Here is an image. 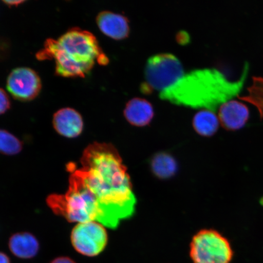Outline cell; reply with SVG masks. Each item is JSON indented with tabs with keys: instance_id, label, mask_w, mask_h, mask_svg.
Instances as JSON below:
<instances>
[{
	"instance_id": "1",
	"label": "cell",
	"mask_w": 263,
	"mask_h": 263,
	"mask_svg": "<svg viewBox=\"0 0 263 263\" xmlns=\"http://www.w3.org/2000/svg\"><path fill=\"white\" fill-rule=\"evenodd\" d=\"M81 167L68 166L88 198L98 206L100 223L115 229L121 220L130 218L136 198L123 160L112 144L95 142L84 151Z\"/></svg>"
},
{
	"instance_id": "2",
	"label": "cell",
	"mask_w": 263,
	"mask_h": 263,
	"mask_svg": "<svg viewBox=\"0 0 263 263\" xmlns=\"http://www.w3.org/2000/svg\"><path fill=\"white\" fill-rule=\"evenodd\" d=\"M249 71V64L246 62L241 77L237 81H231L216 69L194 71L161 92L160 97L174 104L193 108L205 107L215 112L219 105L239 96Z\"/></svg>"
},
{
	"instance_id": "3",
	"label": "cell",
	"mask_w": 263,
	"mask_h": 263,
	"mask_svg": "<svg viewBox=\"0 0 263 263\" xmlns=\"http://www.w3.org/2000/svg\"><path fill=\"white\" fill-rule=\"evenodd\" d=\"M39 61L54 60L58 77L84 78L98 64L109 63L106 54L91 32L73 28L57 39H48L36 54Z\"/></svg>"
},
{
	"instance_id": "4",
	"label": "cell",
	"mask_w": 263,
	"mask_h": 263,
	"mask_svg": "<svg viewBox=\"0 0 263 263\" xmlns=\"http://www.w3.org/2000/svg\"><path fill=\"white\" fill-rule=\"evenodd\" d=\"M190 255L193 263H230L233 251L229 240L221 233L206 229L194 236Z\"/></svg>"
},
{
	"instance_id": "5",
	"label": "cell",
	"mask_w": 263,
	"mask_h": 263,
	"mask_svg": "<svg viewBox=\"0 0 263 263\" xmlns=\"http://www.w3.org/2000/svg\"><path fill=\"white\" fill-rule=\"evenodd\" d=\"M185 74L182 63L175 55L158 54L147 61L144 83L152 92L157 90L161 93L176 84Z\"/></svg>"
},
{
	"instance_id": "6",
	"label": "cell",
	"mask_w": 263,
	"mask_h": 263,
	"mask_svg": "<svg viewBox=\"0 0 263 263\" xmlns=\"http://www.w3.org/2000/svg\"><path fill=\"white\" fill-rule=\"evenodd\" d=\"M71 242L79 254L95 257L106 248L107 233L104 226L98 222L78 223L72 230Z\"/></svg>"
},
{
	"instance_id": "7",
	"label": "cell",
	"mask_w": 263,
	"mask_h": 263,
	"mask_svg": "<svg viewBox=\"0 0 263 263\" xmlns=\"http://www.w3.org/2000/svg\"><path fill=\"white\" fill-rule=\"evenodd\" d=\"M6 87L15 100L27 102L34 100L39 96L42 84L37 72L30 68L20 67L9 73Z\"/></svg>"
},
{
	"instance_id": "8",
	"label": "cell",
	"mask_w": 263,
	"mask_h": 263,
	"mask_svg": "<svg viewBox=\"0 0 263 263\" xmlns=\"http://www.w3.org/2000/svg\"><path fill=\"white\" fill-rule=\"evenodd\" d=\"M249 117L248 107L245 104L236 100L226 101L219 108V122L227 130L241 129L248 122Z\"/></svg>"
},
{
	"instance_id": "9",
	"label": "cell",
	"mask_w": 263,
	"mask_h": 263,
	"mask_svg": "<svg viewBox=\"0 0 263 263\" xmlns=\"http://www.w3.org/2000/svg\"><path fill=\"white\" fill-rule=\"evenodd\" d=\"M96 22L100 30L108 37L121 41L129 37V21L126 16L104 11L99 13Z\"/></svg>"
},
{
	"instance_id": "10",
	"label": "cell",
	"mask_w": 263,
	"mask_h": 263,
	"mask_svg": "<svg viewBox=\"0 0 263 263\" xmlns=\"http://www.w3.org/2000/svg\"><path fill=\"white\" fill-rule=\"evenodd\" d=\"M52 124L59 135L69 139L80 136L84 129V121L81 115L70 107L58 110L53 115Z\"/></svg>"
},
{
	"instance_id": "11",
	"label": "cell",
	"mask_w": 263,
	"mask_h": 263,
	"mask_svg": "<svg viewBox=\"0 0 263 263\" xmlns=\"http://www.w3.org/2000/svg\"><path fill=\"white\" fill-rule=\"evenodd\" d=\"M123 114L127 122L133 126L144 127L153 120L154 110L149 101L145 99L134 98L127 102Z\"/></svg>"
},
{
	"instance_id": "12",
	"label": "cell",
	"mask_w": 263,
	"mask_h": 263,
	"mask_svg": "<svg viewBox=\"0 0 263 263\" xmlns=\"http://www.w3.org/2000/svg\"><path fill=\"white\" fill-rule=\"evenodd\" d=\"M9 248L16 258L29 259L34 258L40 250V244L30 233H15L9 241Z\"/></svg>"
},
{
	"instance_id": "13",
	"label": "cell",
	"mask_w": 263,
	"mask_h": 263,
	"mask_svg": "<svg viewBox=\"0 0 263 263\" xmlns=\"http://www.w3.org/2000/svg\"><path fill=\"white\" fill-rule=\"evenodd\" d=\"M219 123L215 112L208 109L198 111L193 119L194 129L199 136L205 137L214 136L219 129Z\"/></svg>"
},
{
	"instance_id": "14",
	"label": "cell",
	"mask_w": 263,
	"mask_h": 263,
	"mask_svg": "<svg viewBox=\"0 0 263 263\" xmlns=\"http://www.w3.org/2000/svg\"><path fill=\"white\" fill-rule=\"evenodd\" d=\"M151 170L161 179H167L175 175L177 163L174 158L164 153L157 154L151 161Z\"/></svg>"
},
{
	"instance_id": "15",
	"label": "cell",
	"mask_w": 263,
	"mask_h": 263,
	"mask_svg": "<svg viewBox=\"0 0 263 263\" xmlns=\"http://www.w3.org/2000/svg\"><path fill=\"white\" fill-rule=\"evenodd\" d=\"M248 95L238 96V99L248 102L257 108L260 119H263V78L253 77L252 84L248 88Z\"/></svg>"
},
{
	"instance_id": "16",
	"label": "cell",
	"mask_w": 263,
	"mask_h": 263,
	"mask_svg": "<svg viewBox=\"0 0 263 263\" xmlns=\"http://www.w3.org/2000/svg\"><path fill=\"white\" fill-rule=\"evenodd\" d=\"M21 141L8 131L0 129V153L14 156L21 152Z\"/></svg>"
},
{
	"instance_id": "17",
	"label": "cell",
	"mask_w": 263,
	"mask_h": 263,
	"mask_svg": "<svg viewBox=\"0 0 263 263\" xmlns=\"http://www.w3.org/2000/svg\"><path fill=\"white\" fill-rule=\"evenodd\" d=\"M11 107V101L8 94L3 88H0V115L7 112Z\"/></svg>"
},
{
	"instance_id": "18",
	"label": "cell",
	"mask_w": 263,
	"mask_h": 263,
	"mask_svg": "<svg viewBox=\"0 0 263 263\" xmlns=\"http://www.w3.org/2000/svg\"><path fill=\"white\" fill-rule=\"evenodd\" d=\"M176 39L181 45H185L190 42V35L185 31H180L177 34Z\"/></svg>"
},
{
	"instance_id": "19",
	"label": "cell",
	"mask_w": 263,
	"mask_h": 263,
	"mask_svg": "<svg viewBox=\"0 0 263 263\" xmlns=\"http://www.w3.org/2000/svg\"><path fill=\"white\" fill-rule=\"evenodd\" d=\"M50 263H77L68 256H59L52 260Z\"/></svg>"
},
{
	"instance_id": "20",
	"label": "cell",
	"mask_w": 263,
	"mask_h": 263,
	"mask_svg": "<svg viewBox=\"0 0 263 263\" xmlns=\"http://www.w3.org/2000/svg\"><path fill=\"white\" fill-rule=\"evenodd\" d=\"M3 2L4 3L6 6H9V7L12 8L17 7V6L23 4V3H24L25 2L17 1V0H16V1H3Z\"/></svg>"
},
{
	"instance_id": "21",
	"label": "cell",
	"mask_w": 263,
	"mask_h": 263,
	"mask_svg": "<svg viewBox=\"0 0 263 263\" xmlns=\"http://www.w3.org/2000/svg\"><path fill=\"white\" fill-rule=\"evenodd\" d=\"M0 263H11L9 256L2 252H0Z\"/></svg>"
}]
</instances>
